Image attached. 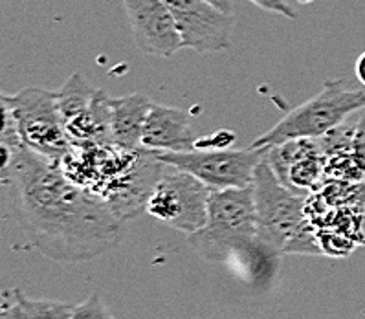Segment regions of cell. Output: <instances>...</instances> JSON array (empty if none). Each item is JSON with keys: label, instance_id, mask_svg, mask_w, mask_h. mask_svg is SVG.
Segmentation results:
<instances>
[{"label": "cell", "instance_id": "cell-3", "mask_svg": "<svg viewBox=\"0 0 365 319\" xmlns=\"http://www.w3.org/2000/svg\"><path fill=\"white\" fill-rule=\"evenodd\" d=\"M361 108H365V88L354 87L345 79H329L318 94L288 113L252 145L270 147L297 138L318 140Z\"/></svg>", "mask_w": 365, "mask_h": 319}, {"label": "cell", "instance_id": "cell-12", "mask_svg": "<svg viewBox=\"0 0 365 319\" xmlns=\"http://www.w3.org/2000/svg\"><path fill=\"white\" fill-rule=\"evenodd\" d=\"M195 143L191 114L185 108L153 105L143 129V147L158 152H187L195 151Z\"/></svg>", "mask_w": 365, "mask_h": 319}, {"label": "cell", "instance_id": "cell-9", "mask_svg": "<svg viewBox=\"0 0 365 319\" xmlns=\"http://www.w3.org/2000/svg\"><path fill=\"white\" fill-rule=\"evenodd\" d=\"M171 9L184 48L198 53L226 52L233 44V14L206 0H163Z\"/></svg>", "mask_w": 365, "mask_h": 319}, {"label": "cell", "instance_id": "cell-14", "mask_svg": "<svg viewBox=\"0 0 365 319\" xmlns=\"http://www.w3.org/2000/svg\"><path fill=\"white\" fill-rule=\"evenodd\" d=\"M76 305L50 299H31L21 288L4 293L0 319H70Z\"/></svg>", "mask_w": 365, "mask_h": 319}, {"label": "cell", "instance_id": "cell-4", "mask_svg": "<svg viewBox=\"0 0 365 319\" xmlns=\"http://www.w3.org/2000/svg\"><path fill=\"white\" fill-rule=\"evenodd\" d=\"M252 186L257 213V241L281 255L288 253V248L309 222L305 211L309 194L296 193L281 184L267 158L255 169Z\"/></svg>", "mask_w": 365, "mask_h": 319}, {"label": "cell", "instance_id": "cell-17", "mask_svg": "<svg viewBox=\"0 0 365 319\" xmlns=\"http://www.w3.org/2000/svg\"><path fill=\"white\" fill-rule=\"evenodd\" d=\"M233 143H235V134L230 132V130H217L215 134H210V136H202V138H197L195 149H198V151H213V149H232Z\"/></svg>", "mask_w": 365, "mask_h": 319}, {"label": "cell", "instance_id": "cell-16", "mask_svg": "<svg viewBox=\"0 0 365 319\" xmlns=\"http://www.w3.org/2000/svg\"><path fill=\"white\" fill-rule=\"evenodd\" d=\"M352 152H354L358 167H360L361 174H364L365 178V108H361V114L354 120V130H352Z\"/></svg>", "mask_w": 365, "mask_h": 319}, {"label": "cell", "instance_id": "cell-19", "mask_svg": "<svg viewBox=\"0 0 365 319\" xmlns=\"http://www.w3.org/2000/svg\"><path fill=\"white\" fill-rule=\"evenodd\" d=\"M354 73H356L358 83L365 88V52L358 57L356 65H354Z\"/></svg>", "mask_w": 365, "mask_h": 319}, {"label": "cell", "instance_id": "cell-8", "mask_svg": "<svg viewBox=\"0 0 365 319\" xmlns=\"http://www.w3.org/2000/svg\"><path fill=\"white\" fill-rule=\"evenodd\" d=\"M268 147L250 149H213V151L187 152H158L160 160L176 169L187 171L198 180H202L210 189H230V187H248L254 184L255 169L267 158Z\"/></svg>", "mask_w": 365, "mask_h": 319}, {"label": "cell", "instance_id": "cell-11", "mask_svg": "<svg viewBox=\"0 0 365 319\" xmlns=\"http://www.w3.org/2000/svg\"><path fill=\"white\" fill-rule=\"evenodd\" d=\"M133 37L147 56L173 57L184 48L169 6L163 0H123Z\"/></svg>", "mask_w": 365, "mask_h": 319}, {"label": "cell", "instance_id": "cell-15", "mask_svg": "<svg viewBox=\"0 0 365 319\" xmlns=\"http://www.w3.org/2000/svg\"><path fill=\"white\" fill-rule=\"evenodd\" d=\"M70 319H116L108 312L105 303L101 301L99 293L94 292L91 298L86 299L81 305H76Z\"/></svg>", "mask_w": 365, "mask_h": 319}, {"label": "cell", "instance_id": "cell-18", "mask_svg": "<svg viewBox=\"0 0 365 319\" xmlns=\"http://www.w3.org/2000/svg\"><path fill=\"white\" fill-rule=\"evenodd\" d=\"M250 2H254L257 8L264 9V11L283 15V17L290 19V21L297 19V11L288 4L287 0H250Z\"/></svg>", "mask_w": 365, "mask_h": 319}, {"label": "cell", "instance_id": "cell-13", "mask_svg": "<svg viewBox=\"0 0 365 319\" xmlns=\"http://www.w3.org/2000/svg\"><path fill=\"white\" fill-rule=\"evenodd\" d=\"M112 140L123 149H140L143 129L155 101L147 94H130L112 98Z\"/></svg>", "mask_w": 365, "mask_h": 319}, {"label": "cell", "instance_id": "cell-20", "mask_svg": "<svg viewBox=\"0 0 365 319\" xmlns=\"http://www.w3.org/2000/svg\"><path fill=\"white\" fill-rule=\"evenodd\" d=\"M210 4H213L215 8L222 9L226 14H233V6H232V0H206Z\"/></svg>", "mask_w": 365, "mask_h": 319}, {"label": "cell", "instance_id": "cell-1", "mask_svg": "<svg viewBox=\"0 0 365 319\" xmlns=\"http://www.w3.org/2000/svg\"><path fill=\"white\" fill-rule=\"evenodd\" d=\"M2 182L17 194L28 242L57 263H85L118 246L123 220L107 202L73 184L59 162L21 145L2 155Z\"/></svg>", "mask_w": 365, "mask_h": 319}, {"label": "cell", "instance_id": "cell-5", "mask_svg": "<svg viewBox=\"0 0 365 319\" xmlns=\"http://www.w3.org/2000/svg\"><path fill=\"white\" fill-rule=\"evenodd\" d=\"M2 107L14 117L22 143L61 162L70 151L68 134L61 117L57 92L28 87L17 94H2Z\"/></svg>", "mask_w": 365, "mask_h": 319}, {"label": "cell", "instance_id": "cell-7", "mask_svg": "<svg viewBox=\"0 0 365 319\" xmlns=\"http://www.w3.org/2000/svg\"><path fill=\"white\" fill-rule=\"evenodd\" d=\"M112 98L92 87L83 73H72L57 90L61 117L72 145L114 143L112 140Z\"/></svg>", "mask_w": 365, "mask_h": 319}, {"label": "cell", "instance_id": "cell-10", "mask_svg": "<svg viewBox=\"0 0 365 319\" xmlns=\"http://www.w3.org/2000/svg\"><path fill=\"white\" fill-rule=\"evenodd\" d=\"M267 162L288 189L310 194L325 180V152L319 140L297 138L268 147Z\"/></svg>", "mask_w": 365, "mask_h": 319}, {"label": "cell", "instance_id": "cell-6", "mask_svg": "<svg viewBox=\"0 0 365 319\" xmlns=\"http://www.w3.org/2000/svg\"><path fill=\"white\" fill-rule=\"evenodd\" d=\"M211 191L187 171L165 164L162 177L150 191L145 213L169 228L191 235L206 226Z\"/></svg>", "mask_w": 365, "mask_h": 319}, {"label": "cell", "instance_id": "cell-2", "mask_svg": "<svg viewBox=\"0 0 365 319\" xmlns=\"http://www.w3.org/2000/svg\"><path fill=\"white\" fill-rule=\"evenodd\" d=\"M187 242L211 263H241L259 242L254 186L211 191L206 226L187 235Z\"/></svg>", "mask_w": 365, "mask_h": 319}]
</instances>
